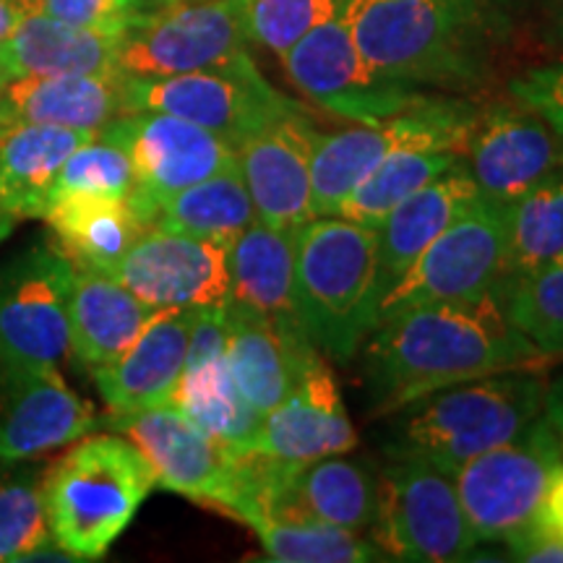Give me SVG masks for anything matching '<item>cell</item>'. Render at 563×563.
Instances as JSON below:
<instances>
[{
	"label": "cell",
	"mask_w": 563,
	"mask_h": 563,
	"mask_svg": "<svg viewBox=\"0 0 563 563\" xmlns=\"http://www.w3.org/2000/svg\"><path fill=\"white\" fill-rule=\"evenodd\" d=\"M144 217L150 228L157 224L228 249L243 230L256 222V209L235 165L183 191L150 201Z\"/></svg>",
	"instance_id": "30"
},
{
	"label": "cell",
	"mask_w": 563,
	"mask_h": 563,
	"mask_svg": "<svg viewBox=\"0 0 563 563\" xmlns=\"http://www.w3.org/2000/svg\"><path fill=\"white\" fill-rule=\"evenodd\" d=\"M321 355L313 344L287 340L264 316L228 300V368L232 382L258 415L272 412L292 386L306 365Z\"/></svg>",
	"instance_id": "26"
},
{
	"label": "cell",
	"mask_w": 563,
	"mask_h": 563,
	"mask_svg": "<svg viewBox=\"0 0 563 563\" xmlns=\"http://www.w3.org/2000/svg\"><path fill=\"white\" fill-rule=\"evenodd\" d=\"M110 426L144 454L159 488L235 517L241 504L238 454L201 431L178 407L112 415Z\"/></svg>",
	"instance_id": "14"
},
{
	"label": "cell",
	"mask_w": 563,
	"mask_h": 563,
	"mask_svg": "<svg viewBox=\"0 0 563 563\" xmlns=\"http://www.w3.org/2000/svg\"><path fill=\"white\" fill-rule=\"evenodd\" d=\"M538 522L563 540V462L561 467L555 470L551 485H548L543 506H540L538 514Z\"/></svg>",
	"instance_id": "42"
},
{
	"label": "cell",
	"mask_w": 563,
	"mask_h": 563,
	"mask_svg": "<svg viewBox=\"0 0 563 563\" xmlns=\"http://www.w3.org/2000/svg\"><path fill=\"white\" fill-rule=\"evenodd\" d=\"M11 81V76H9V70H5V66H3V60H0V89L5 87V84Z\"/></svg>",
	"instance_id": "48"
},
{
	"label": "cell",
	"mask_w": 563,
	"mask_h": 563,
	"mask_svg": "<svg viewBox=\"0 0 563 563\" xmlns=\"http://www.w3.org/2000/svg\"><path fill=\"white\" fill-rule=\"evenodd\" d=\"M196 311H154L150 323L115 361L91 371L112 415H131L173 402L186 371Z\"/></svg>",
	"instance_id": "21"
},
{
	"label": "cell",
	"mask_w": 563,
	"mask_h": 563,
	"mask_svg": "<svg viewBox=\"0 0 563 563\" xmlns=\"http://www.w3.org/2000/svg\"><path fill=\"white\" fill-rule=\"evenodd\" d=\"M506 279V203L481 196L386 292L378 321L426 302L498 295Z\"/></svg>",
	"instance_id": "11"
},
{
	"label": "cell",
	"mask_w": 563,
	"mask_h": 563,
	"mask_svg": "<svg viewBox=\"0 0 563 563\" xmlns=\"http://www.w3.org/2000/svg\"><path fill=\"white\" fill-rule=\"evenodd\" d=\"M477 108L462 97L431 95L415 108L386 118L382 123L363 125L336 133H321L311 162L313 214L336 217L357 183L382 162L386 154L402 146H441L464 152L473 131Z\"/></svg>",
	"instance_id": "6"
},
{
	"label": "cell",
	"mask_w": 563,
	"mask_h": 563,
	"mask_svg": "<svg viewBox=\"0 0 563 563\" xmlns=\"http://www.w3.org/2000/svg\"><path fill=\"white\" fill-rule=\"evenodd\" d=\"M279 60L298 91L350 123H382L431 97L376 74L357 51L342 16L316 26Z\"/></svg>",
	"instance_id": "13"
},
{
	"label": "cell",
	"mask_w": 563,
	"mask_h": 563,
	"mask_svg": "<svg viewBox=\"0 0 563 563\" xmlns=\"http://www.w3.org/2000/svg\"><path fill=\"white\" fill-rule=\"evenodd\" d=\"M13 222H16V220H13V217H9V214H5L3 209H0V238H3L5 232L11 230V224H13Z\"/></svg>",
	"instance_id": "47"
},
{
	"label": "cell",
	"mask_w": 563,
	"mask_h": 563,
	"mask_svg": "<svg viewBox=\"0 0 563 563\" xmlns=\"http://www.w3.org/2000/svg\"><path fill=\"white\" fill-rule=\"evenodd\" d=\"M37 11V0H0V45L19 30L30 13Z\"/></svg>",
	"instance_id": "43"
},
{
	"label": "cell",
	"mask_w": 563,
	"mask_h": 563,
	"mask_svg": "<svg viewBox=\"0 0 563 563\" xmlns=\"http://www.w3.org/2000/svg\"><path fill=\"white\" fill-rule=\"evenodd\" d=\"M170 405L232 454L253 452L264 415L245 402L241 389L232 382L224 355L188 363Z\"/></svg>",
	"instance_id": "31"
},
{
	"label": "cell",
	"mask_w": 563,
	"mask_h": 563,
	"mask_svg": "<svg viewBox=\"0 0 563 563\" xmlns=\"http://www.w3.org/2000/svg\"><path fill=\"white\" fill-rule=\"evenodd\" d=\"M53 545L42 481L34 475L0 477V563L34 561Z\"/></svg>",
	"instance_id": "36"
},
{
	"label": "cell",
	"mask_w": 563,
	"mask_h": 563,
	"mask_svg": "<svg viewBox=\"0 0 563 563\" xmlns=\"http://www.w3.org/2000/svg\"><path fill=\"white\" fill-rule=\"evenodd\" d=\"M245 0H178L125 26L118 70L133 79H159L222 66L251 45Z\"/></svg>",
	"instance_id": "10"
},
{
	"label": "cell",
	"mask_w": 563,
	"mask_h": 563,
	"mask_svg": "<svg viewBox=\"0 0 563 563\" xmlns=\"http://www.w3.org/2000/svg\"><path fill=\"white\" fill-rule=\"evenodd\" d=\"M543 418L548 426H551L555 441H559V446L563 452V378L555 384H548L545 402H543Z\"/></svg>",
	"instance_id": "44"
},
{
	"label": "cell",
	"mask_w": 563,
	"mask_h": 563,
	"mask_svg": "<svg viewBox=\"0 0 563 563\" xmlns=\"http://www.w3.org/2000/svg\"><path fill=\"white\" fill-rule=\"evenodd\" d=\"M112 277L154 311L228 306V249L152 224L136 238Z\"/></svg>",
	"instance_id": "16"
},
{
	"label": "cell",
	"mask_w": 563,
	"mask_h": 563,
	"mask_svg": "<svg viewBox=\"0 0 563 563\" xmlns=\"http://www.w3.org/2000/svg\"><path fill=\"white\" fill-rule=\"evenodd\" d=\"M462 162L485 199L511 203L530 188L563 173V141L519 102L477 108Z\"/></svg>",
	"instance_id": "17"
},
{
	"label": "cell",
	"mask_w": 563,
	"mask_h": 563,
	"mask_svg": "<svg viewBox=\"0 0 563 563\" xmlns=\"http://www.w3.org/2000/svg\"><path fill=\"white\" fill-rule=\"evenodd\" d=\"M509 548L514 561L530 563H563V540L534 519L530 527L514 534L504 543Z\"/></svg>",
	"instance_id": "41"
},
{
	"label": "cell",
	"mask_w": 563,
	"mask_h": 563,
	"mask_svg": "<svg viewBox=\"0 0 563 563\" xmlns=\"http://www.w3.org/2000/svg\"><path fill=\"white\" fill-rule=\"evenodd\" d=\"M506 319L543 361L563 357V253L511 277L498 292Z\"/></svg>",
	"instance_id": "34"
},
{
	"label": "cell",
	"mask_w": 563,
	"mask_h": 563,
	"mask_svg": "<svg viewBox=\"0 0 563 563\" xmlns=\"http://www.w3.org/2000/svg\"><path fill=\"white\" fill-rule=\"evenodd\" d=\"M462 159L460 152L441 150V146H402L386 154L357 188L342 203L340 214L344 220L378 228L384 217L402 203L407 196L420 191L422 186L439 178Z\"/></svg>",
	"instance_id": "32"
},
{
	"label": "cell",
	"mask_w": 563,
	"mask_h": 563,
	"mask_svg": "<svg viewBox=\"0 0 563 563\" xmlns=\"http://www.w3.org/2000/svg\"><path fill=\"white\" fill-rule=\"evenodd\" d=\"M100 136L115 141L131 157L136 191L131 207L144 220L150 201L235 167V146L178 115L133 110L104 125ZM150 228V224H146Z\"/></svg>",
	"instance_id": "15"
},
{
	"label": "cell",
	"mask_w": 563,
	"mask_h": 563,
	"mask_svg": "<svg viewBox=\"0 0 563 563\" xmlns=\"http://www.w3.org/2000/svg\"><path fill=\"white\" fill-rule=\"evenodd\" d=\"M125 104L133 110H152L191 121L230 146L256 136L266 125L290 112L306 110L298 100L282 95L266 81L249 53L222 66L191 74L159 76V79H125Z\"/></svg>",
	"instance_id": "8"
},
{
	"label": "cell",
	"mask_w": 563,
	"mask_h": 563,
	"mask_svg": "<svg viewBox=\"0 0 563 563\" xmlns=\"http://www.w3.org/2000/svg\"><path fill=\"white\" fill-rule=\"evenodd\" d=\"M357 433L344 407L332 368L316 355L298 384L272 412L264 415L253 452L285 462H313L350 454Z\"/></svg>",
	"instance_id": "19"
},
{
	"label": "cell",
	"mask_w": 563,
	"mask_h": 563,
	"mask_svg": "<svg viewBox=\"0 0 563 563\" xmlns=\"http://www.w3.org/2000/svg\"><path fill=\"white\" fill-rule=\"evenodd\" d=\"M548 11H551L555 26L563 32V0H548Z\"/></svg>",
	"instance_id": "46"
},
{
	"label": "cell",
	"mask_w": 563,
	"mask_h": 563,
	"mask_svg": "<svg viewBox=\"0 0 563 563\" xmlns=\"http://www.w3.org/2000/svg\"><path fill=\"white\" fill-rule=\"evenodd\" d=\"M121 34L87 30L34 11L0 45L11 79L19 76L112 74L118 70Z\"/></svg>",
	"instance_id": "28"
},
{
	"label": "cell",
	"mask_w": 563,
	"mask_h": 563,
	"mask_svg": "<svg viewBox=\"0 0 563 563\" xmlns=\"http://www.w3.org/2000/svg\"><path fill=\"white\" fill-rule=\"evenodd\" d=\"M97 133L51 123L0 125V209L13 220L45 217L66 159Z\"/></svg>",
	"instance_id": "25"
},
{
	"label": "cell",
	"mask_w": 563,
	"mask_h": 563,
	"mask_svg": "<svg viewBox=\"0 0 563 563\" xmlns=\"http://www.w3.org/2000/svg\"><path fill=\"white\" fill-rule=\"evenodd\" d=\"M376 475L371 540L389 561H464L481 545L456 496L454 475L415 456H386Z\"/></svg>",
	"instance_id": "7"
},
{
	"label": "cell",
	"mask_w": 563,
	"mask_h": 563,
	"mask_svg": "<svg viewBox=\"0 0 563 563\" xmlns=\"http://www.w3.org/2000/svg\"><path fill=\"white\" fill-rule=\"evenodd\" d=\"M154 308L108 272L76 266L68 295L70 352L89 371L115 361L150 323Z\"/></svg>",
	"instance_id": "27"
},
{
	"label": "cell",
	"mask_w": 563,
	"mask_h": 563,
	"mask_svg": "<svg viewBox=\"0 0 563 563\" xmlns=\"http://www.w3.org/2000/svg\"><path fill=\"white\" fill-rule=\"evenodd\" d=\"M144 454L121 433L84 435L42 477L53 543L70 561H100L154 488Z\"/></svg>",
	"instance_id": "5"
},
{
	"label": "cell",
	"mask_w": 563,
	"mask_h": 563,
	"mask_svg": "<svg viewBox=\"0 0 563 563\" xmlns=\"http://www.w3.org/2000/svg\"><path fill=\"white\" fill-rule=\"evenodd\" d=\"M266 559L277 563H371L389 561L365 534L316 519H269L258 525Z\"/></svg>",
	"instance_id": "35"
},
{
	"label": "cell",
	"mask_w": 563,
	"mask_h": 563,
	"mask_svg": "<svg viewBox=\"0 0 563 563\" xmlns=\"http://www.w3.org/2000/svg\"><path fill=\"white\" fill-rule=\"evenodd\" d=\"M178 3V0H133V19L146 16V13H154L159 9H167V5Z\"/></svg>",
	"instance_id": "45"
},
{
	"label": "cell",
	"mask_w": 563,
	"mask_h": 563,
	"mask_svg": "<svg viewBox=\"0 0 563 563\" xmlns=\"http://www.w3.org/2000/svg\"><path fill=\"white\" fill-rule=\"evenodd\" d=\"M481 199L473 175L460 159L420 191L397 203L378 224V282L382 295L402 279L435 238H441L473 203ZM382 298V300H384Z\"/></svg>",
	"instance_id": "24"
},
{
	"label": "cell",
	"mask_w": 563,
	"mask_h": 563,
	"mask_svg": "<svg viewBox=\"0 0 563 563\" xmlns=\"http://www.w3.org/2000/svg\"><path fill=\"white\" fill-rule=\"evenodd\" d=\"M342 21L384 79L456 97L493 79L517 0H347Z\"/></svg>",
	"instance_id": "2"
},
{
	"label": "cell",
	"mask_w": 563,
	"mask_h": 563,
	"mask_svg": "<svg viewBox=\"0 0 563 563\" xmlns=\"http://www.w3.org/2000/svg\"><path fill=\"white\" fill-rule=\"evenodd\" d=\"M361 350L373 418L446 386L545 363L506 319L498 295L405 308L378 321Z\"/></svg>",
	"instance_id": "1"
},
{
	"label": "cell",
	"mask_w": 563,
	"mask_h": 563,
	"mask_svg": "<svg viewBox=\"0 0 563 563\" xmlns=\"http://www.w3.org/2000/svg\"><path fill=\"white\" fill-rule=\"evenodd\" d=\"M133 191H136V173H133L131 157L115 141L97 133L66 159L58 180H55L53 196L91 194L104 196V199L131 201Z\"/></svg>",
	"instance_id": "37"
},
{
	"label": "cell",
	"mask_w": 563,
	"mask_h": 563,
	"mask_svg": "<svg viewBox=\"0 0 563 563\" xmlns=\"http://www.w3.org/2000/svg\"><path fill=\"white\" fill-rule=\"evenodd\" d=\"M563 452L543 412L511 441L454 475L456 496L481 543H506L538 519Z\"/></svg>",
	"instance_id": "9"
},
{
	"label": "cell",
	"mask_w": 563,
	"mask_h": 563,
	"mask_svg": "<svg viewBox=\"0 0 563 563\" xmlns=\"http://www.w3.org/2000/svg\"><path fill=\"white\" fill-rule=\"evenodd\" d=\"M509 95L514 102L543 118L563 141V60L543 63L517 74L509 81Z\"/></svg>",
	"instance_id": "39"
},
{
	"label": "cell",
	"mask_w": 563,
	"mask_h": 563,
	"mask_svg": "<svg viewBox=\"0 0 563 563\" xmlns=\"http://www.w3.org/2000/svg\"><path fill=\"white\" fill-rule=\"evenodd\" d=\"M125 79L112 74L19 76L0 89V125L51 123L79 131H102L129 112Z\"/></svg>",
	"instance_id": "23"
},
{
	"label": "cell",
	"mask_w": 563,
	"mask_h": 563,
	"mask_svg": "<svg viewBox=\"0 0 563 563\" xmlns=\"http://www.w3.org/2000/svg\"><path fill=\"white\" fill-rule=\"evenodd\" d=\"M37 11L68 24L110 34H123L133 21L131 0H37Z\"/></svg>",
	"instance_id": "40"
},
{
	"label": "cell",
	"mask_w": 563,
	"mask_h": 563,
	"mask_svg": "<svg viewBox=\"0 0 563 563\" xmlns=\"http://www.w3.org/2000/svg\"><path fill=\"white\" fill-rule=\"evenodd\" d=\"M347 0H245L251 40L282 58L316 26L342 16Z\"/></svg>",
	"instance_id": "38"
},
{
	"label": "cell",
	"mask_w": 563,
	"mask_h": 563,
	"mask_svg": "<svg viewBox=\"0 0 563 563\" xmlns=\"http://www.w3.org/2000/svg\"><path fill=\"white\" fill-rule=\"evenodd\" d=\"M0 462H24L68 446L97 426L95 407L63 382L58 368L3 373Z\"/></svg>",
	"instance_id": "20"
},
{
	"label": "cell",
	"mask_w": 563,
	"mask_h": 563,
	"mask_svg": "<svg viewBox=\"0 0 563 563\" xmlns=\"http://www.w3.org/2000/svg\"><path fill=\"white\" fill-rule=\"evenodd\" d=\"M321 131L308 110L279 118L235 150L238 173L249 188L256 220L298 232L316 220L311 162Z\"/></svg>",
	"instance_id": "18"
},
{
	"label": "cell",
	"mask_w": 563,
	"mask_h": 563,
	"mask_svg": "<svg viewBox=\"0 0 563 563\" xmlns=\"http://www.w3.org/2000/svg\"><path fill=\"white\" fill-rule=\"evenodd\" d=\"M548 382L514 368L462 382L415 399L391 418L386 456H415L456 475L467 462L519 435L540 418Z\"/></svg>",
	"instance_id": "3"
},
{
	"label": "cell",
	"mask_w": 563,
	"mask_h": 563,
	"mask_svg": "<svg viewBox=\"0 0 563 563\" xmlns=\"http://www.w3.org/2000/svg\"><path fill=\"white\" fill-rule=\"evenodd\" d=\"M45 220L58 238V249L74 266L115 272L121 258L146 230L131 201L91 194H58L47 203Z\"/></svg>",
	"instance_id": "29"
},
{
	"label": "cell",
	"mask_w": 563,
	"mask_h": 563,
	"mask_svg": "<svg viewBox=\"0 0 563 563\" xmlns=\"http://www.w3.org/2000/svg\"><path fill=\"white\" fill-rule=\"evenodd\" d=\"M230 302L274 323L287 340L311 344L295 292V232L253 222L228 245Z\"/></svg>",
	"instance_id": "22"
},
{
	"label": "cell",
	"mask_w": 563,
	"mask_h": 563,
	"mask_svg": "<svg viewBox=\"0 0 563 563\" xmlns=\"http://www.w3.org/2000/svg\"><path fill=\"white\" fill-rule=\"evenodd\" d=\"M74 262L37 245L0 274V373L58 368L70 355Z\"/></svg>",
	"instance_id": "12"
},
{
	"label": "cell",
	"mask_w": 563,
	"mask_h": 563,
	"mask_svg": "<svg viewBox=\"0 0 563 563\" xmlns=\"http://www.w3.org/2000/svg\"><path fill=\"white\" fill-rule=\"evenodd\" d=\"M563 253V173L506 203V279Z\"/></svg>",
	"instance_id": "33"
},
{
	"label": "cell",
	"mask_w": 563,
	"mask_h": 563,
	"mask_svg": "<svg viewBox=\"0 0 563 563\" xmlns=\"http://www.w3.org/2000/svg\"><path fill=\"white\" fill-rule=\"evenodd\" d=\"M295 292L308 340L323 357L350 363L382 311L378 230L316 217L295 232Z\"/></svg>",
	"instance_id": "4"
}]
</instances>
